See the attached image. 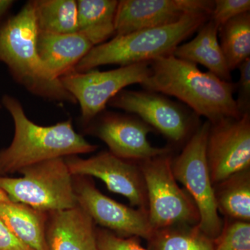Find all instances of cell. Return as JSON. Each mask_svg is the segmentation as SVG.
<instances>
[{
	"instance_id": "obj_21",
	"label": "cell",
	"mask_w": 250,
	"mask_h": 250,
	"mask_svg": "<svg viewBox=\"0 0 250 250\" xmlns=\"http://www.w3.org/2000/svg\"><path fill=\"white\" fill-rule=\"evenodd\" d=\"M38 31L72 34L78 30L75 0H33Z\"/></svg>"
},
{
	"instance_id": "obj_5",
	"label": "cell",
	"mask_w": 250,
	"mask_h": 250,
	"mask_svg": "<svg viewBox=\"0 0 250 250\" xmlns=\"http://www.w3.org/2000/svg\"><path fill=\"white\" fill-rule=\"evenodd\" d=\"M15 178L0 176V189L14 201L49 213L77 204L73 177L65 158H56L28 166Z\"/></svg>"
},
{
	"instance_id": "obj_7",
	"label": "cell",
	"mask_w": 250,
	"mask_h": 250,
	"mask_svg": "<svg viewBox=\"0 0 250 250\" xmlns=\"http://www.w3.org/2000/svg\"><path fill=\"white\" fill-rule=\"evenodd\" d=\"M210 126L207 121L198 126L181 154L172 159V169L176 180L183 184L196 205L200 217L199 228L214 241L224 223L219 215L206 154Z\"/></svg>"
},
{
	"instance_id": "obj_2",
	"label": "cell",
	"mask_w": 250,
	"mask_h": 250,
	"mask_svg": "<svg viewBox=\"0 0 250 250\" xmlns=\"http://www.w3.org/2000/svg\"><path fill=\"white\" fill-rule=\"evenodd\" d=\"M1 103L12 118L15 129L11 144L0 150V176L18 173L42 161L88 154L98 149L75 131L71 119L42 126L28 118L22 104L12 95H4Z\"/></svg>"
},
{
	"instance_id": "obj_4",
	"label": "cell",
	"mask_w": 250,
	"mask_h": 250,
	"mask_svg": "<svg viewBox=\"0 0 250 250\" xmlns=\"http://www.w3.org/2000/svg\"><path fill=\"white\" fill-rule=\"evenodd\" d=\"M210 17L205 14L188 15L170 25L114 36L90 49L74 71L86 72L106 65L126 66L170 55L181 42L198 31Z\"/></svg>"
},
{
	"instance_id": "obj_18",
	"label": "cell",
	"mask_w": 250,
	"mask_h": 250,
	"mask_svg": "<svg viewBox=\"0 0 250 250\" xmlns=\"http://www.w3.org/2000/svg\"><path fill=\"white\" fill-rule=\"evenodd\" d=\"M218 34V26L209 18L197 31V36L176 47L172 55L196 65H204L215 76L231 82V72L220 47Z\"/></svg>"
},
{
	"instance_id": "obj_24",
	"label": "cell",
	"mask_w": 250,
	"mask_h": 250,
	"mask_svg": "<svg viewBox=\"0 0 250 250\" xmlns=\"http://www.w3.org/2000/svg\"><path fill=\"white\" fill-rule=\"evenodd\" d=\"M214 244V250H250V223L228 220Z\"/></svg>"
},
{
	"instance_id": "obj_26",
	"label": "cell",
	"mask_w": 250,
	"mask_h": 250,
	"mask_svg": "<svg viewBox=\"0 0 250 250\" xmlns=\"http://www.w3.org/2000/svg\"><path fill=\"white\" fill-rule=\"evenodd\" d=\"M98 250H147L137 237H121L107 229L96 230Z\"/></svg>"
},
{
	"instance_id": "obj_13",
	"label": "cell",
	"mask_w": 250,
	"mask_h": 250,
	"mask_svg": "<svg viewBox=\"0 0 250 250\" xmlns=\"http://www.w3.org/2000/svg\"><path fill=\"white\" fill-rule=\"evenodd\" d=\"M108 106L136 115L174 143L184 141L191 130V116L161 93L124 89L108 102Z\"/></svg>"
},
{
	"instance_id": "obj_11",
	"label": "cell",
	"mask_w": 250,
	"mask_h": 250,
	"mask_svg": "<svg viewBox=\"0 0 250 250\" xmlns=\"http://www.w3.org/2000/svg\"><path fill=\"white\" fill-rule=\"evenodd\" d=\"M77 204L95 223L121 237H137L147 240L154 229L147 209L133 208L102 193L87 177H73Z\"/></svg>"
},
{
	"instance_id": "obj_29",
	"label": "cell",
	"mask_w": 250,
	"mask_h": 250,
	"mask_svg": "<svg viewBox=\"0 0 250 250\" xmlns=\"http://www.w3.org/2000/svg\"><path fill=\"white\" fill-rule=\"evenodd\" d=\"M16 1L13 0H0V26L4 22L3 20L9 14Z\"/></svg>"
},
{
	"instance_id": "obj_16",
	"label": "cell",
	"mask_w": 250,
	"mask_h": 250,
	"mask_svg": "<svg viewBox=\"0 0 250 250\" xmlns=\"http://www.w3.org/2000/svg\"><path fill=\"white\" fill-rule=\"evenodd\" d=\"M93 47L79 31L60 34L38 31L39 56L51 73L59 79L74 71L79 62Z\"/></svg>"
},
{
	"instance_id": "obj_10",
	"label": "cell",
	"mask_w": 250,
	"mask_h": 250,
	"mask_svg": "<svg viewBox=\"0 0 250 250\" xmlns=\"http://www.w3.org/2000/svg\"><path fill=\"white\" fill-rule=\"evenodd\" d=\"M86 126L87 132L99 138L110 152L124 160L141 162L171 153L170 148L151 144L148 135L154 129L139 118L105 110Z\"/></svg>"
},
{
	"instance_id": "obj_25",
	"label": "cell",
	"mask_w": 250,
	"mask_h": 250,
	"mask_svg": "<svg viewBox=\"0 0 250 250\" xmlns=\"http://www.w3.org/2000/svg\"><path fill=\"white\" fill-rule=\"evenodd\" d=\"M250 11V0H215L210 19L218 26Z\"/></svg>"
},
{
	"instance_id": "obj_14",
	"label": "cell",
	"mask_w": 250,
	"mask_h": 250,
	"mask_svg": "<svg viewBox=\"0 0 250 250\" xmlns=\"http://www.w3.org/2000/svg\"><path fill=\"white\" fill-rule=\"evenodd\" d=\"M213 6L214 1L210 0H121L115 18L116 36L170 25L188 15L210 16Z\"/></svg>"
},
{
	"instance_id": "obj_17",
	"label": "cell",
	"mask_w": 250,
	"mask_h": 250,
	"mask_svg": "<svg viewBox=\"0 0 250 250\" xmlns=\"http://www.w3.org/2000/svg\"><path fill=\"white\" fill-rule=\"evenodd\" d=\"M48 213L14 201L0 189V219L16 238L32 250H49L45 239Z\"/></svg>"
},
{
	"instance_id": "obj_15",
	"label": "cell",
	"mask_w": 250,
	"mask_h": 250,
	"mask_svg": "<svg viewBox=\"0 0 250 250\" xmlns=\"http://www.w3.org/2000/svg\"><path fill=\"white\" fill-rule=\"evenodd\" d=\"M45 239L49 250H98L95 223L79 205L48 213Z\"/></svg>"
},
{
	"instance_id": "obj_30",
	"label": "cell",
	"mask_w": 250,
	"mask_h": 250,
	"mask_svg": "<svg viewBox=\"0 0 250 250\" xmlns=\"http://www.w3.org/2000/svg\"><path fill=\"white\" fill-rule=\"evenodd\" d=\"M3 107V106H2V103H1V99L0 98V110L1 109V108H2Z\"/></svg>"
},
{
	"instance_id": "obj_3",
	"label": "cell",
	"mask_w": 250,
	"mask_h": 250,
	"mask_svg": "<svg viewBox=\"0 0 250 250\" xmlns=\"http://www.w3.org/2000/svg\"><path fill=\"white\" fill-rule=\"evenodd\" d=\"M38 27L33 0L0 26V62L7 67L13 80L31 95L49 102L77 104L51 73L37 49Z\"/></svg>"
},
{
	"instance_id": "obj_6",
	"label": "cell",
	"mask_w": 250,
	"mask_h": 250,
	"mask_svg": "<svg viewBox=\"0 0 250 250\" xmlns=\"http://www.w3.org/2000/svg\"><path fill=\"white\" fill-rule=\"evenodd\" d=\"M172 162L170 153L138 162L146 184L148 216L154 230L200 223L196 205L179 187Z\"/></svg>"
},
{
	"instance_id": "obj_27",
	"label": "cell",
	"mask_w": 250,
	"mask_h": 250,
	"mask_svg": "<svg viewBox=\"0 0 250 250\" xmlns=\"http://www.w3.org/2000/svg\"><path fill=\"white\" fill-rule=\"evenodd\" d=\"M240 78L235 84L238 91L236 100L238 111L241 116L250 114V58L247 59L238 67Z\"/></svg>"
},
{
	"instance_id": "obj_8",
	"label": "cell",
	"mask_w": 250,
	"mask_h": 250,
	"mask_svg": "<svg viewBox=\"0 0 250 250\" xmlns=\"http://www.w3.org/2000/svg\"><path fill=\"white\" fill-rule=\"evenodd\" d=\"M150 73L149 62L100 71H72L60 79L80 106L81 122L86 126L106 110L108 102L126 86L143 83Z\"/></svg>"
},
{
	"instance_id": "obj_28",
	"label": "cell",
	"mask_w": 250,
	"mask_h": 250,
	"mask_svg": "<svg viewBox=\"0 0 250 250\" xmlns=\"http://www.w3.org/2000/svg\"><path fill=\"white\" fill-rule=\"evenodd\" d=\"M0 250H32L11 233L0 219Z\"/></svg>"
},
{
	"instance_id": "obj_23",
	"label": "cell",
	"mask_w": 250,
	"mask_h": 250,
	"mask_svg": "<svg viewBox=\"0 0 250 250\" xmlns=\"http://www.w3.org/2000/svg\"><path fill=\"white\" fill-rule=\"evenodd\" d=\"M218 40L230 71L250 58V13L230 20L218 28Z\"/></svg>"
},
{
	"instance_id": "obj_12",
	"label": "cell",
	"mask_w": 250,
	"mask_h": 250,
	"mask_svg": "<svg viewBox=\"0 0 250 250\" xmlns=\"http://www.w3.org/2000/svg\"><path fill=\"white\" fill-rule=\"evenodd\" d=\"M65 160L72 177L100 179L110 191L126 197L132 207L147 209V191L139 163L117 157L109 151L88 159L67 156Z\"/></svg>"
},
{
	"instance_id": "obj_20",
	"label": "cell",
	"mask_w": 250,
	"mask_h": 250,
	"mask_svg": "<svg viewBox=\"0 0 250 250\" xmlns=\"http://www.w3.org/2000/svg\"><path fill=\"white\" fill-rule=\"evenodd\" d=\"M213 188L218 212L231 220L250 223V170L230 176Z\"/></svg>"
},
{
	"instance_id": "obj_19",
	"label": "cell",
	"mask_w": 250,
	"mask_h": 250,
	"mask_svg": "<svg viewBox=\"0 0 250 250\" xmlns=\"http://www.w3.org/2000/svg\"><path fill=\"white\" fill-rule=\"evenodd\" d=\"M77 21L79 32L85 36L94 47L116 36L115 18L117 0H78Z\"/></svg>"
},
{
	"instance_id": "obj_22",
	"label": "cell",
	"mask_w": 250,
	"mask_h": 250,
	"mask_svg": "<svg viewBox=\"0 0 250 250\" xmlns=\"http://www.w3.org/2000/svg\"><path fill=\"white\" fill-rule=\"evenodd\" d=\"M148 250H214V241L198 225H174L154 230L147 240Z\"/></svg>"
},
{
	"instance_id": "obj_1",
	"label": "cell",
	"mask_w": 250,
	"mask_h": 250,
	"mask_svg": "<svg viewBox=\"0 0 250 250\" xmlns=\"http://www.w3.org/2000/svg\"><path fill=\"white\" fill-rule=\"evenodd\" d=\"M149 65L150 73L141 84L145 90L175 97L210 123L224 118H241L232 82L202 72L196 64L172 54L153 60Z\"/></svg>"
},
{
	"instance_id": "obj_9",
	"label": "cell",
	"mask_w": 250,
	"mask_h": 250,
	"mask_svg": "<svg viewBox=\"0 0 250 250\" xmlns=\"http://www.w3.org/2000/svg\"><path fill=\"white\" fill-rule=\"evenodd\" d=\"M206 154L213 186L250 170V114L210 123Z\"/></svg>"
}]
</instances>
